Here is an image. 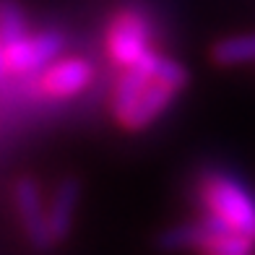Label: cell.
<instances>
[{
	"label": "cell",
	"mask_w": 255,
	"mask_h": 255,
	"mask_svg": "<svg viewBox=\"0 0 255 255\" xmlns=\"http://www.w3.org/2000/svg\"><path fill=\"white\" fill-rule=\"evenodd\" d=\"M180 91L159 81L148 68V52L138 63L123 68L115 81L112 110L125 130H143L167 112Z\"/></svg>",
	"instance_id": "obj_1"
},
{
	"label": "cell",
	"mask_w": 255,
	"mask_h": 255,
	"mask_svg": "<svg viewBox=\"0 0 255 255\" xmlns=\"http://www.w3.org/2000/svg\"><path fill=\"white\" fill-rule=\"evenodd\" d=\"M203 211L219 216L232 229L255 240V195L237 177L214 172L201 180Z\"/></svg>",
	"instance_id": "obj_2"
},
{
	"label": "cell",
	"mask_w": 255,
	"mask_h": 255,
	"mask_svg": "<svg viewBox=\"0 0 255 255\" xmlns=\"http://www.w3.org/2000/svg\"><path fill=\"white\" fill-rule=\"evenodd\" d=\"M63 34L60 31H42L34 37L5 44V65L10 73H34L47 68L57 55L63 52Z\"/></svg>",
	"instance_id": "obj_3"
},
{
	"label": "cell",
	"mask_w": 255,
	"mask_h": 255,
	"mask_svg": "<svg viewBox=\"0 0 255 255\" xmlns=\"http://www.w3.org/2000/svg\"><path fill=\"white\" fill-rule=\"evenodd\" d=\"M107 50L120 68L138 63L146 52H151V47H148V24L130 10L118 13L112 18V26L107 34Z\"/></svg>",
	"instance_id": "obj_4"
},
{
	"label": "cell",
	"mask_w": 255,
	"mask_h": 255,
	"mask_svg": "<svg viewBox=\"0 0 255 255\" xmlns=\"http://www.w3.org/2000/svg\"><path fill=\"white\" fill-rule=\"evenodd\" d=\"M13 203H16V214L21 219L26 237L31 242L34 250H50L55 242L47 227V208L42 203V190L37 188V182L31 177H21L13 185Z\"/></svg>",
	"instance_id": "obj_5"
},
{
	"label": "cell",
	"mask_w": 255,
	"mask_h": 255,
	"mask_svg": "<svg viewBox=\"0 0 255 255\" xmlns=\"http://www.w3.org/2000/svg\"><path fill=\"white\" fill-rule=\"evenodd\" d=\"M198 224H201V245H198L201 255H253L255 253V240L232 229L219 216L203 211Z\"/></svg>",
	"instance_id": "obj_6"
},
{
	"label": "cell",
	"mask_w": 255,
	"mask_h": 255,
	"mask_svg": "<svg viewBox=\"0 0 255 255\" xmlns=\"http://www.w3.org/2000/svg\"><path fill=\"white\" fill-rule=\"evenodd\" d=\"M91 78H94V71L84 57H68L44 68L42 89L55 99H71L91 84Z\"/></svg>",
	"instance_id": "obj_7"
},
{
	"label": "cell",
	"mask_w": 255,
	"mask_h": 255,
	"mask_svg": "<svg viewBox=\"0 0 255 255\" xmlns=\"http://www.w3.org/2000/svg\"><path fill=\"white\" fill-rule=\"evenodd\" d=\"M78 201H81L78 180L65 177L63 182H57V188L50 195V206H47V227H50V235H52L55 245L71 235Z\"/></svg>",
	"instance_id": "obj_8"
},
{
	"label": "cell",
	"mask_w": 255,
	"mask_h": 255,
	"mask_svg": "<svg viewBox=\"0 0 255 255\" xmlns=\"http://www.w3.org/2000/svg\"><path fill=\"white\" fill-rule=\"evenodd\" d=\"M211 60L222 68L255 63V34H237V37L219 39L211 47Z\"/></svg>",
	"instance_id": "obj_9"
},
{
	"label": "cell",
	"mask_w": 255,
	"mask_h": 255,
	"mask_svg": "<svg viewBox=\"0 0 255 255\" xmlns=\"http://www.w3.org/2000/svg\"><path fill=\"white\" fill-rule=\"evenodd\" d=\"M201 245V224L198 222H182L177 227H169L159 235V248L167 253H182V250H198Z\"/></svg>",
	"instance_id": "obj_10"
},
{
	"label": "cell",
	"mask_w": 255,
	"mask_h": 255,
	"mask_svg": "<svg viewBox=\"0 0 255 255\" xmlns=\"http://www.w3.org/2000/svg\"><path fill=\"white\" fill-rule=\"evenodd\" d=\"M26 37V18H24V10H21L16 3H0V42L3 47L10 42H18Z\"/></svg>",
	"instance_id": "obj_11"
},
{
	"label": "cell",
	"mask_w": 255,
	"mask_h": 255,
	"mask_svg": "<svg viewBox=\"0 0 255 255\" xmlns=\"http://www.w3.org/2000/svg\"><path fill=\"white\" fill-rule=\"evenodd\" d=\"M8 71V65H5V47L0 44V73H5Z\"/></svg>",
	"instance_id": "obj_12"
}]
</instances>
